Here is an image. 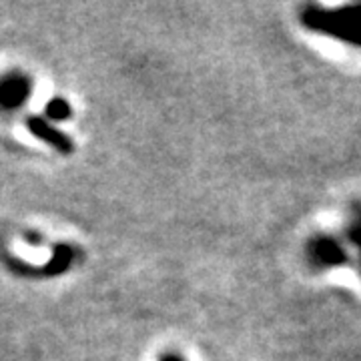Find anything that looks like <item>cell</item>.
<instances>
[{"mask_svg":"<svg viewBox=\"0 0 361 361\" xmlns=\"http://www.w3.org/2000/svg\"><path fill=\"white\" fill-rule=\"evenodd\" d=\"M26 127L37 139L47 142L49 147H52L54 151H59L63 155H71L75 151V145L68 139V135H65L61 129H56L51 121H47L44 116H28Z\"/></svg>","mask_w":361,"mask_h":361,"instance_id":"277c9868","label":"cell"},{"mask_svg":"<svg viewBox=\"0 0 361 361\" xmlns=\"http://www.w3.org/2000/svg\"><path fill=\"white\" fill-rule=\"evenodd\" d=\"M307 257L317 269H331L348 261V249L337 237L317 235L307 245Z\"/></svg>","mask_w":361,"mask_h":361,"instance_id":"7a4b0ae2","label":"cell"},{"mask_svg":"<svg viewBox=\"0 0 361 361\" xmlns=\"http://www.w3.org/2000/svg\"><path fill=\"white\" fill-rule=\"evenodd\" d=\"M349 243L355 247L357 255L361 261V203H355L349 215V227H348Z\"/></svg>","mask_w":361,"mask_h":361,"instance_id":"52a82bcc","label":"cell"},{"mask_svg":"<svg viewBox=\"0 0 361 361\" xmlns=\"http://www.w3.org/2000/svg\"><path fill=\"white\" fill-rule=\"evenodd\" d=\"M32 92V78L20 73V71H11L0 77V109L4 111H14L20 109L28 101Z\"/></svg>","mask_w":361,"mask_h":361,"instance_id":"3957f363","label":"cell"},{"mask_svg":"<svg viewBox=\"0 0 361 361\" xmlns=\"http://www.w3.org/2000/svg\"><path fill=\"white\" fill-rule=\"evenodd\" d=\"M73 263H75V249L71 245L61 243V245H56L52 249L51 261H49L44 267H35V269H30L28 265H20V271H35L37 275H40V271H44L42 275H61V273H65Z\"/></svg>","mask_w":361,"mask_h":361,"instance_id":"5b68a950","label":"cell"},{"mask_svg":"<svg viewBox=\"0 0 361 361\" xmlns=\"http://www.w3.org/2000/svg\"><path fill=\"white\" fill-rule=\"evenodd\" d=\"M44 113H47V121L51 118L54 123H63V121H68V118L73 116V106H71L68 101H65V99L54 97L52 101L47 103Z\"/></svg>","mask_w":361,"mask_h":361,"instance_id":"8992f818","label":"cell"},{"mask_svg":"<svg viewBox=\"0 0 361 361\" xmlns=\"http://www.w3.org/2000/svg\"><path fill=\"white\" fill-rule=\"evenodd\" d=\"M161 361H185V360L180 357L179 353H165V355H163V360H161Z\"/></svg>","mask_w":361,"mask_h":361,"instance_id":"ba28073f","label":"cell"},{"mask_svg":"<svg viewBox=\"0 0 361 361\" xmlns=\"http://www.w3.org/2000/svg\"><path fill=\"white\" fill-rule=\"evenodd\" d=\"M301 23L310 30L361 47V4H348L341 8L305 6Z\"/></svg>","mask_w":361,"mask_h":361,"instance_id":"6da1fadb","label":"cell"}]
</instances>
